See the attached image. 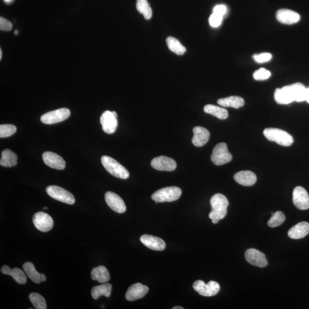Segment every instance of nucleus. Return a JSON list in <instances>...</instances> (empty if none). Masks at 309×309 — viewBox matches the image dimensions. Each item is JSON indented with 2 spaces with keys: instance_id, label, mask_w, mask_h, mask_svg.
<instances>
[{
  "instance_id": "ea45409f",
  "label": "nucleus",
  "mask_w": 309,
  "mask_h": 309,
  "mask_svg": "<svg viewBox=\"0 0 309 309\" xmlns=\"http://www.w3.org/2000/svg\"><path fill=\"white\" fill-rule=\"evenodd\" d=\"M305 101L309 104V88H307L305 92Z\"/></svg>"
},
{
  "instance_id": "b1692460",
  "label": "nucleus",
  "mask_w": 309,
  "mask_h": 309,
  "mask_svg": "<svg viewBox=\"0 0 309 309\" xmlns=\"http://www.w3.org/2000/svg\"><path fill=\"white\" fill-rule=\"evenodd\" d=\"M23 267L25 274L34 283L39 284L46 281V276L43 274L38 272L33 263L30 262L25 263Z\"/></svg>"
},
{
  "instance_id": "f3484780",
  "label": "nucleus",
  "mask_w": 309,
  "mask_h": 309,
  "mask_svg": "<svg viewBox=\"0 0 309 309\" xmlns=\"http://www.w3.org/2000/svg\"><path fill=\"white\" fill-rule=\"evenodd\" d=\"M149 289L147 286L141 283H136L130 286L126 294V298L129 301L138 300L147 294Z\"/></svg>"
},
{
  "instance_id": "e433bc0d",
  "label": "nucleus",
  "mask_w": 309,
  "mask_h": 309,
  "mask_svg": "<svg viewBox=\"0 0 309 309\" xmlns=\"http://www.w3.org/2000/svg\"><path fill=\"white\" fill-rule=\"evenodd\" d=\"M222 16L214 14H213L210 16L209 18V23L212 27H218L221 24L223 20Z\"/></svg>"
},
{
  "instance_id": "20e7f679",
  "label": "nucleus",
  "mask_w": 309,
  "mask_h": 309,
  "mask_svg": "<svg viewBox=\"0 0 309 309\" xmlns=\"http://www.w3.org/2000/svg\"><path fill=\"white\" fill-rule=\"evenodd\" d=\"M263 135L269 141L282 146H291L294 142L293 136L281 129L267 128L263 130Z\"/></svg>"
},
{
  "instance_id": "393cba45",
  "label": "nucleus",
  "mask_w": 309,
  "mask_h": 309,
  "mask_svg": "<svg viewBox=\"0 0 309 309\" xmlns=\"http://www.w3.org/2000/svg\"><path fill=\"white\" fill-rule=\"evenodd\" d=\"M218 104L222 107H232L238 109L244 106V101L243 98L237 96H232V97L220 98L218 100Z\"/></svg>"
},
{
  "instance_id": "473e14b6",
  "label": "nucleus",
  "mask_w": 309,
  "mask_h": 309,
  "mask_svg": "<svg viewBox=\"0 0 309 309\" xmlns=\"http://www.w3.org/2000/svg\"><path fill=\"white\" fill-rule=\"evenodd\" d=\"M285 215L281 211H278L273 214L267 223L270 228H276L283 224L285 221Z\"/></svg>"
},
{
  "instance_id": "9b49d317",
  "label": "nucleus",
  "mask_w": 309,
  "mask_h": 309,
  "mask_svg": "<svg viewBox=\"0 0 309 309\" xmlns=\"http://www.w3.org/2000/svg\"><path fill=\"white\" fill-rule=\"evenodd\" d=\"M33 223L37 230L44 232L50 231L54 225L52 218L44 212L36 213L33 217Z\"/></svg>"
},
{
  "instance_id": "a211bd4d",
  "label": "nucleus",
  "mask_w": 309,
  "mask_h": 309,
  "mask_svg": "<svg viewBox=\"0 0 309 309\" xmlns=\"http://www.w3.org/2000/svg\"><path fill=\"white\" fill-rule=\"evenodd\" d=\"M276 18L279 23L292 25L298 23L300 20V16L294 11L282 9L276 12Z\"/></svg>"
},
{
  "instance_id": "72a5a7b5",
  "label": "nucleus",
  "mask_w": 309,
  "mask_h": 309,
  "mask_svg": "<svg viewBox=\"0 0 309 309\" xmlns=\"http://www.w3.org/2000/svg\"><path fill=\"white\" fill-rule=\"evenodd\" d=\"M17 128L13 124H1L0 126V138H8L16 132Z\"/></svg>"
},
{
  "instance_id": "7c9ffc66",
  "label": "nucleus",
  "mask_w": 309,
  "mask_h": 309,
  "mask_svg": "<svg viewBox=\"0 0 309 309\" xmlns=\"http://www.w3.org/2000/svg\"><path fill=\"white\" fill-rule=\"evenodd\" d=\"M136 8L139 13L144 16L146 20H149L152 17V9L146 0H137Z\"/></svg>"
},
{
  "instance_id": "c756f323",
  "label": "nucleus",
  "mask_w": 309,
  "mask_h": 309,
  "mask_svg": "<svg viewBox=\"0 0 309 309\" xmlns=\"http://www.w3.org/2000/svg\"><path fill=\"white\" fill-rule=\"evenodd\" d=\"M166 43L169 49L178 55H182L186 51V48L181 45L179 41L174 37H167Z\"/></svg>"
},
{
  "instance_id": "9d476101",
  "label": "nucleus",
  "mask_w": 309,
  "mask_h": 309,
  "mask_svg": "<svg viewBox=\"0 0 309 309\" xmlns=\"http://www.w3.org/2000/svg\"><path fill=\"white\" fill-rule=\"evenodd\" d=\"M293 202L294 206L301 210L309 209V194L304 187L297 186L293 193Z\"/></svg>"
},
{
  "instance_id": "a19ab883",
  "label": "nucleus",
  "mask_w": 309,
  "mask_h": 309,
  "mask_svg": "<svg viewBox=\"0 0 309 309\" xmlns=\"http://www.w3.org/2000/svg\"><path fill=\"white\" fill-rule=\"evenodd\" d=\"M173 309H184V308L181 307H175Z\"/></svg>"
},
{
  "instance_id": "f257e3e1",
  "label": "nucleus",
  "mask_w": 309,
  "mask_h": 309,
  "mask_svg": "<svg viewBox=\"0 0 309 309\" xmlns=\"http://www.w3.org/2000/svg\"><path fill=\"white\" fill-rule=\"evenodd\" d=\"M307 88L300 82L276 88L275 93V100L279 104H288L293 101H305Z\"/></svg>"
},
{
  "instance_id": "f704fd0d",
  "label": "nucleus",
  "mask_w": 309,
  "mask_h": 309,
  "mask_svg": "<svg viewBox=\"0 0 309 309\" xmlns=\"http://www.w3.org/2000/svg\"><path fill=\"white\" fill-rule=\"evenodd\" d=\"M270 76V72L268 70L262 68L255 71L253 74V78L256 81H264V80L268 79Z\"/></svg>"
},
{
  "instance_id": "4c0bfd02",
  "label": "nucleus",
  "mask_w": 309,
  "mask_h": 309,
  "mask_svg": "<svg viewBox=\"0 0 309 309\" xmlns=\"http://www.w3.org/2000/svg\"><path fill=\"white\" fill-rule=\"evenodd\" d=\"M12 29V25L10 21L6 18L1 17L0 18V30L4 31H9Z\"/></svg>"
},
{
  "instance_id": "4be33fe9",
  "label": "nucleus",
  "mask_w": 309,
  "mask_h": 309,
  "mask_svg": "<svg viewBox=\"0 0 309 309\" xmlns=\"http://www.w3.org/2000/svg\"><path fill=\"white\" fill-rule=\"evenodd\" d=\"M309 234V224L302 222L293 226L288 231V235L293 240L304 238Z\"/></svg>"
},
{
  "instance_id": "ddd939ff",
  "label": "nucleus",
  "mask_w": 309,
  "mask_h": 309,
  "mask_svg": "<svg viewBox=\"0 0 309 309\" xmlns=\"http://www.w3.org/2000/svg\"><path fill=\"white\" fill-rule=\"evenodd\" d=\"M152 167L159 171H173L177 168V163L173 159L161 156L152 159Z\"/></svg>"
},
{
  "instance_id": "a18cd8bd",
  "label": "nucleus",
  "mask_w": 309,
  "mask_h": 309,
  "mask_svg": "<svg viewBox=\"0 0 309 309\" xmlns=\"http://www.w3.org/2000/svg\"><path fill=\"white\" fill-rule=\"evenodd\" d=\"M43 209H48V208H47V207H46V208H44Z\"/></svg>"
},
{
  "instance_id": "bb28decb",
  "label": "nucleus",
  "mask_w": 309,
  "mask_h": 309,
  "mask_svg": "<svg viewBox=\"0 0 309 309\" xmlns=\"http://www.w3.org/2000/svg\"><path fill=\"white\" fill-rule=\"evenodd\" d=\"M17 155L9 149L2 152L0 165L2 167H12L17 163Z\"/></svg>"
},
{
  "instance_id": "4468645a",
  "label": "nucleus",
  "mask_w": 309,
  "mask_h": 309,
  "mask_svg": "<svg viewBox=\"0 0 309 309\" xmlns=\"http://www.w3.org/2000/svg\"><path fill=\"white\" fill-rule=\"evenodd\" d=\"M105 200L108 206L117 213H123L126 211L125 203L116 194L108 191L105 194Z\"/></svg>"
},
{
  "instance_id": "412c9836",
  "label": "nucleus",
  "mask_w": 309,
  "mask_h": 309,
  "mask_svg": "<svg viewBox=\"0 0 309 309\" xmlns=\"http://www.w3.org/2000/svg\"><path fill=\"white\" fill-rule=\"evenodd\" d=\"M234 179L241 185L244 186H253L257 181L256 174L250 171H242L234 175Z\"/></svg>"
},
{
  "instance_id": "79ce46f5",
  "label": "nucleus",
  "mask_w": 309,
  "mask_h": 309,
  "mask_svg": "<svg viewBox=\"0 0 309 309\" xmlns=\"http://www.w3.org/2000/svg\"><path fill=\"white\" fill-rule=\"evenodd\" d=\"M2 50L1 49H0V59H1L2 58Z\"/></svg>"
},
{
  "instance_id": "6e6552de",
  "label": "nucleus",
  "mask_w": 309,
  "mask_h": 309,
  "mask_svg": "<svg viewBox=\"0 0 309 309\" xmlns=\"http://www.w3.org/2000/svg\"><path fill=\"white\" fill-rule=\"evenodd\" d=\"M193 288L200 295L205 297H212L219 293L220 285L215 281H210L206 284L202 280H197L194 283Z\"/></svg>"
},
{
  "instance_id": "5701e85b",
  "label": "nucleus",
  "mask_w": 309,
  "mask_h": 309,
  "mask_svg": "<svg viewBox=\"0 0 309 309\" xmlns=\"http://www.w3.org/2000/svg\"><path fill=\"white\" fill-rule=\"evenodd\" d=\"M1 272L5 275L11 276L18 284L24 285L27 283V276L23 271L17 267L11 269L8 266L4 265L2 267Z\"/></svg>"
},
{
  "instance_id": "c03bdc74",
  "label": "nucleus",
  "mask_w": 309,
  "mask_h": 309,
  "mask_svg": "<svg viewBox=\"0 0 309 309\" xmlns=\"http://www.w3.org/2000/svg\"><path fill=\"white\" fill-rule=\"evenodd\" d=\"M15 34H17L18 33V32L17 31H16L15 32Z\"/></svg>"
},
{
  "instance_id": "2f4dec72",
  "label": "nucleus",
  "mask_w": 309,
  "mask_h": 309,
  "mask_svg": "<svg viewBox=\"0 0 309 309\" xmlns=\"http://www.w3.org/2000/svg\"><path fill=\"white\" fill-rule=\"evenodd\" d=\"M29 298H30V300L34 308L37 309H47L46 299L39 293H31L30 296H29Z\"/></svg>"
},
{
  "instance_id": "37998d69",
  "label": "nucleus",
  "mask_w": 309,
  "mask_h": 309,
  "mask_svg": "<svg viewBox=\"0 0 309 309\" xmlns=\"http://www.w3.org/2000/svg\"><path fill=\"white\" fill-rule=\"evenodd\" d=\"M6 2H10L12 1V0H4Z\"/></svg>"
},
{
  "instance_id": "2eb2a0df",
  "label": "nucleus",
  "mask_w": 309,
  "mask_h": 309,
  "mask_svg": "<svg viewBox=\"0 0 309 309\" xmlns=\"http://www.w3.org/2000/svg\"><path fill=\"white\" fill-rule=\"evenodd\" d=\"M247 262L253 266L264 267L267 265L265 255L255 248H249L244 254Z\"/></svg>"
},
{
  "instance_id": "423d86ee",
  "label": "nucleus",
  "mask_w": 309,
  "mask_h": 309,
  "mask_svg": "<svg viewBox=\"0 0 309 309\" xmlns=\"http://www.w3.org/2000/svg\"><path fill=\"white\" fill-rule=\"evenodd\" d=\"M232 156L228 151L225 143H220L213 149L211 156V161L216 165H222L231 162Z\"/></svg>"
},
{
  "instance_id": "dca6fc26",
  "label": "nucleus",
  "mask_w": 309,
  "mask_h": 309,
  "mask_svg": "<svg viewBox=\"0 0 309 309\" xmlns=\"http://www.w3.org/2000/svg\"><path fill=\"white\" fill-rule=\"evenodd\" d=\"M43 159L44 163L50 168L62 170L65 167V161L55 153L45 152L43 154Z\"/></svg>"
},
{
  "instance_id": "0eeeda50",
  "label": "nucleus",
  "mask_w": 309,
  "mask_h": 309,
  "mask_svg": "<svg viewBox=\"0 0 309 309\" xmlns=\"http://www.w3.org/2000/svg\"><path fill=\"white\" fill-rule=\"evenodd\" d=\"M46 192L52 198L58 201L73 205L75 202L74 196L63 188L57 186H49L46 188Z\"/></svg>"
},
{
  "instance_id": "58836bf2",
  "label": "nucleus",
  "mask_w": 309,
  "mask_h": 309,
  "mask_svg": "<svg viewBox=\"0 0 309 309\" xmlns=\"http://www.w3.org/2000/svg\"><path fill=\"white\" fill-rule=\"evenodd\" d=\"M226 11H227V8L224 5H216L213 9V13L222 16L225 15Z\"/></svg>"
},
{
  "instance_id": "1a4fd4ad",
  "label": "nucleus",
  "mask_w": 309,
  "mask_h": 309,
  "mask_svg": "<svg viewBox=\"0 0 309 309\" xmlns=\"http://www.w3.org/2000/svg\"><path fill=\"white\" fill-rule=\"evenodd\" d=\"M71 114L68 108H62L44 114L41 117V122L46 124H52L63 122Z\"/></svg>"
},
{
  "instance_id": "c9c22d12",
  "label": "nucleus",
  "mask_w": 309,
  "mask_h": 309,
  "mask_svg": "<svg viewBox=\"0 0 309 309\" xmlns=\"http://www.w3.org/2000/svg\"><path fill=\"white\" fill-rule=\"evenodd\" d=\"M253 58L257 63H263L270 61L272 58V55L269 53L255 54L253 56Z\"/></svg>"
},
{
  "instance_id": "f8f14e48",
  "label": "nucleus",
  "mask_w": 309,
  "mask_h": 309,
  "mask_svg": "<svg viewBox=\"0 0 309 309\" xmlns=\"http://www.w3.org/2000/svg\"><path fill=\"white\" fill-rule=\"evenodd\" d=\"M100 124L104 132L108 134H112L116 131L117 123V117L114 116L113 112L106 111L100 117Z\"/></svg>"
},
{
  "instance_id": "f03ea898",
  "label": "nucleus",
  "mask_w": 309,
  "mask_h": 309,
  "mask_svg": "<svg viewBox=\"0 0 309 309\" xmlns=\"http://www.w3.org/2000/svg\"><path fill=\"white\" fill-rule=\"evenodd\" d=\"M212 211L209 214V218L214 224L224 219L227 214L229 203L227 197L221 194H216L210 200Z\"/></svg>"
},
{
  "instance_id": "aec40b11",
  "label": "nucleus",
  "mask_w": 309,
  "mask_h": 309,
  "mask_svg": "<svg viewBox=\"0 0 309 309\" xmlns=\"http://www.w3.org/2000/svg\"><path fill=\"white\" fill-rule=\"evenodd\" d=\"M194 136L192 139L193 144L196 146H202L208 142L210 139L209 130L204 127L197 126L193 129Z\"/></svg>"
},
{
  "instance_id": "7ed1b4c3",
  "label": "nucleus",
  "mask_w": 309,
  "mask_h": 309,
  "mask_svg": "<svg viewBox=\"0 0 309 309\" xmlns=\"http://www.w3.org/2000/svg\"><path fill=\"white\" fill-rule=\"evenodd\" d=\"M101 161L106 170L114 177L122 179H126L129 177V171L115 159L104 155L101 157Z\"/></svg>"
},
{
  "instance_id": "6ab92c4d",
  "label": "nucleus",
  "mask_w": 309,
  "mask_h": 309,
  "mask_svg": "<svg viewBox=\"0 0 309 309\" xmlns=\"http://www.w3.org/2000/svg\"><path fill=\"white\" fill-rule=\"evenodd\" d=\"M142 243L146 247L155 251H163L165 248V244L161 238L152 236L151 235L145 234L141 237Z\"/></svg>"
},
{
  "instance_id": "39448f33",
  "label": "nucleus",
  "mask_w": 309,
  "mask_h": 309,
  "mask_svg": "<svg viewBox=\"0 0 309 309\" xmlns=\"http://www.w3.org/2000/svg\"><path fill=\"white\" fill-rule=\"evenodd\" d=\"M181 190L178 187H167L159 190L152 195V199L156 203L174 202L179 198Z\"/></svg>"
},
{
  "instance_id": "cd10ccee",
  "label": "nucleus",
  "mask_w": 309,
  "mask_h": 309,
  "mask_svg": "<svg viewBox=\"0 0 309 309\" xmlns=\"http://www.w3.org/2000/svg\"><path fill=\"white\" fill-rule=\"evenodd\" d=\"M112 290L113 286L110 283H104L103 284L94 286L91 291L92 297L94 299H98L101 295H104L106 297H110Z\"/></svg>"
},
{
  "instance_id": "a878e982",
  "label": "nucleus",
  "mask_w": 309,
  "mask_h": 309,
  "mask_svg": "<svg viewBox=\"0 0 309 309\" xmlns=\"http://www.w3.org/2000/svg\"><path fill=\"white\" fill-rule=\"evenodd\" d=\"M91 278L101 283H107L110 281V275L106 267L100 266L92 269Z\"/></svg>"
},
{
  "instance_id": "c85d7f7f",
  "label": "nucleus",
  "mask_w": 309,
  "mask_h": 309,
  "mask_svg": "<svg viewBox=\"0 0 309 309\" xmlns=\"http://www.w3.org/2000/svg\"><path fill=\"white\" fill-rule=\"evenodd\" d=\"M204 111L207 114H211L217 118L225 120L228 118V113L224 108L214 106L212 104H208L204 107Z\"/></svg>"
}]
</instances>
